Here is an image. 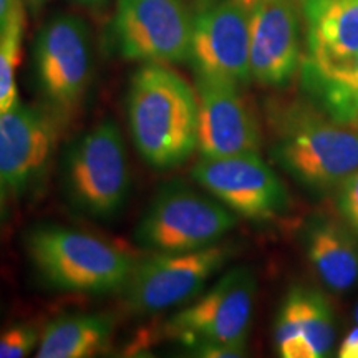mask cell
<instances>
[{
	"label": "cell",
	"mask_w": 358,
	"mask_h": 358,
	"mask_svg": "<svg viewBox=\"0 0 358 358\" xmlns=\"http://www.w3.org/2000/svg\"><path fill=\"white\" fill-rule=\"evenodd\" d=\"M127 113L133 145L151 168L173 169L198 150V93L166 65L136 70Z\"/></svg>",
	"instance_id": "cell-1"
},
{
	"label": "cell",
	"mask_w": 358,
	"mask_h": 358,
	"mask_svg": "<svg viewBox=\"0 0 358 358\" xmlns=\"http://www.w3.org/2000/svg\"><path fill=\"white\" fill-rule=\"evenodd\" d=\"M272 156L290 176L313 191L338 189L358 171V127L307 106L277 110Z\"/></svg>",
	"instance_id": "cell-2"
},
{
	"label": "cell",
	"mask_w": 358,
	"mask_h": 358,
	"mask_svg": "<svg viewBox=\"0 0 358 358\" xmlns=\"http://www.w3.org/2000/svg\"><path fill=\"white\" fill-rule=\"evenodd\" d=\"M30 262L50 289L108 294L123 290L136 262L124 250L87 232L42 226L27 236Z\"/></svg>",
	"instance_id": "cell-3"
},
{
	"label": "cell",
	"mask_w": 358,
	"mask_h": 358,
	"mask_svg": "<svg viewBox=\"0 0 358 358\" xmlns=\"http://www.w3.org/2000/svg\"><path fill=\"white\" fill-rule=\"evenodd\" d=\"M256 289L249 268H232L203 297L174 313L164 325V334L198 357H243Z\"/></svg>",
	"instance_id": "cell-4"
},
{
	"label": "cell",
	"mask_w": 358,
	"mask_h": 358,
	"mask_svg": "<svg viewBox=\"0 0 358 358\" xmlns=\"http://www.w3.org/2000/svg\"><path fill=\"white\" fill-rule=\"evenodd\" d=\"M62 182L66 199L85 216L108 221L123 211L131 176L118 124L105 120L71 143Z\"/></svg>",
	"instance_id": "cell-5"
},
{
	"label": "cell",
	"mask_w": 358,
	"mask_h": 358,
	"mask_svg": "<svg viewBox=\"0 0 358 358\" xmlns=\"http://www.w3.org/2000/svg\"><path fill=\"white\" fill-rule=\"evenodd\" d=\"M236 216L186 186H168L156 196L134 229V239L153 252H187L214 245Z\"/></svg>",
	"instance_id": "cell-6"
},
{
	"label": "cell",
	"mask_w": 358,
	"mask_h": 358,
	"mask_svg": "<svg viewBox=\"0 0 358 358\" xmlns=\"http://www.w3.org/2000/svg\"><path fill=\"white\" fill-rule=\"evenodd\" d=\"M192 29L185 0H118L111 40L124 60L181 64L189 62Z\"/></svg>",
	"instance_id": "cell-7"
},
{
	"label": "cell",
	"mask_w": 358,
	"mask_h": 358,
	"mask_svg": "<svg viewBox=\"0 0 358 358\" xmlns=\"http://www.w3.org/2000/svg\"><path fill=\"white\" fill-rule=\"evenodd\" d=\"M35 80L55 115L77 110L92 78L90 29L77 15L58 13L45 24L34 45Z\"/></svg>",
	"instance_id": "cell-8"
},
{
	"label": "cell",
	"mask_w": 358,
	"mask_h": 358,
	"mask_svg": "<svg viewBox=\"0 0 358 358\" xmlns=\"http://www.w3.org/2000/svg\"><path fill=\"white\" fill-rule=\"evenodd\" d=\"M229 257L231 249L219 244L187 252H156L134 266L123 289L127 307L136 313H153L185 303Z\"/></svg>",
	"instance_id": "cell-9"
},
{
	"label": "cell",
	"mask_w": 358,
	"mask_h": 358,
	"mask_svg": "<svg viewBox=\"0 0 358 358\" xmlns=\"http://www.w3.org/2000/svg\"><path fill=\"white\" fill-rule=\"evenodd\" d=\"M192 178L227 209L252 221L274 219L289 206L284 182L257 153L201 158Z\"/></svg>",
	"instance_id": "cell-10"
},
{
	"label": "cell",
	"mask_w": 358,
	"mask_h": 358,
	"mask_svg": "<svg viewBox=\"0 0 358 358\" xmlns=\"http://www.w3.org/2000/svg\"><path fill=\"white\" fill-rule=\"evenodd\" d=\"M189 62L199 78L237 87L252 78L245 0H216L196 13Z\"/></svg>",
	"instance_id": "cell-11"
},
{
	"label": "cell",
	"mask_w": 358,
	"mask_h": 358,
	"mask_svg": "<svg viewBox=\"0 0 358 358\" xmlns=\"http://www.w3.org/2000/svg\"><path fill=\"white\" fill-rule=\"evenodd\" d=\"M249 12L250 75L266 87L282 88L301 64L299 0H245Z\"/></svg>",
	"instance_id": "cell-12"
},
{
	"label": "cell",
	"mask_w": 358,
	"mask_h": 358,
	"mask_svg": "<svg viewBox=\"0 0 358 358\" xmlns=\"http://www.w3.org/2000/svg\"><path fill=\"white\" fill-rule=\"evenodd\" d=\"M57 120L48 111L17 101L0 113V178L22 194L37 185L57 145Z\"/></svg>",
	"instance_id": "cell-13"
},
{
	"label": "cell",
	"mask_w": 358,
	"mask_h": 358,
	"mask_svg": "<svg viewBox=\"0 0 358 358\" xmlns=\"http://www.w3.org/2000/svg\"><path fill=\"white\" fill-rule=\"evenodd\" d=\"M201 158L259 153L261 129L234 83L196 77Z\"/></svg>",
	"instance_id": "cell-14"
},
{
	"label": "cell",
	"mask_w": 358,
	"mask_h": 358,
	"mask_svg": "<svg viewBox=\"0 0 358 358\" xmlns=\"http://www.w3.org/2000/svg\"><path fill=\"white\" fill-rule=\"evenodd\" d=\"M307 27L303 78L340 69L358 53V0H299Z\"/></svg>",
	"instance_id": "cell-15"
},
{
	"label": "cell",
	"mask_w": 358,
	"mask_h": 358,
	"mask_svg": "<svg viewBox=\"0 0 358 358\" xmlns=\"http://www.w3.org/2000/svg\"><path fill=\"white\" fill-rule=\"evenodd\" d=\"M335 340L332 307L319 290L294 287L282 302L275 322V347L284 358L329 355Z\"/></svg>",
	"instance_id": "cell-16"
},
{
	"label": "cell",
	"mask_w": 358,
	"mask_h": 358,
	"mask_svg": "<svg viewBox=\"0 0 358 358\" xmlns=\"http://www.w3.org/2000/svg\"><path fill=\"white\" fill-rule=\"evenodd\" d=\"M306 249L327 289L342 294L358 284V244L340 224L317 219L307 231Z\"/></svg>",
	"instance_id": "cell-17"
},
{
	"label": "cell",
	"mask_w": 358,
	"mask_h": 358,
	"mask_svg": "<svg viewBox=\"0 0 358 358\" xmlns=\"http://www.w3.org/2000/svg\"><path fill=\"white\" fill-rule=\"evenodd\" d=\"M115 322L101 313H77L50 322L42 332L37 358H88L110 345Z\"/></svg>",
	"instance_id": "cell-18"
},
{
	"label": "cell",
	"mask_w": 358,
	"mask_h": 358,
	"mask_svg": "<svg viewBox=\"0 0 358 358\" xmlns=\"http://www.w3.org/2000/svg\"><path fill=\"white\" fill-rule=\"evenodd\" d=\"M303 83L332 118L358 123V53L340 69L320 77L303 78Z\"/></svg>",
	"instance_id": "cell-19"
},
{
	"label": "cell",
	"mask_w": 358,
	"mask_h": 358,
	"mask_svg": "<svg viewBox=\"0 0 358 358\" xmlns=\"http://www.w3.org/2000/svg\"><path fill=\"white\" fill-rule=\"evenodd\" d=\"M24 32L25 13L22 0H19L6 29L0 34V113H6L19 101L15 73L20 64Z\"/></svg>",
	"instance_id": "cell-20"
},
{
	"label": "cell",
	"mask_w": 358,
	"mask_h": 358,
	"mask_svg": "<svg viewBox=\"0 0 358 358\" xmlns=\"http://www.w3.org/2000/svg\"><path fill=\"white\" fill-rule=\"evenodd\" d=\"M40 337L37 327L32 324H15L0 334V358L29 357L38 347Z\"/></svg>",
	"instance_id": "cell-21"
},
{
	"label": "cell",
	"mask_w": 358,
	"mask_h": 358,
	"mask_svg": "<svg viewBox=\"0 0 358 358\" xmlns=\"http://www.w3.org/2000/svg\"><path fill=\"white\" fill-rule=\"evenodd\" d=\"M337 208L340 216L345 219L348 226L358 236V171L338 187Z\"/></svg>",
	"instance_id": "cell-22"
},
{
	"label": "cell",
	"mask_w": 358,
	"mask_h": 358,
	"mask_svg": "<svg viewBox=\"0 0 358 358\" xmlns=\"http://www.w3.org/2000/svg\"><path fill=\"white\" fill-rule=\"evenodd\" d=\"M340 358H358V327L352 329L338 348Z\"/></svg>",
	"instance_id": "cell-23"
},
{
	"label": "cell",
	"mask_w": 358,
	"mask_h": 358,
	"mask_svg": "<svg viewBox=\"0 0 358 358\" xmlns=\"http://www.w3.org/2000/svg\"><path fill=\"white\" fill-rule=\"evenodd\" d=\"M19 0H0V34L6 29L8 19H10L13 8H15Z\"/></svg>",
	"instance_id": "cell-24"
},
{
	"label": "cell",
	"mask_w": 358,
	"mask_h": 358,
	"mask_svg": "<svg viewBox=\"0 0 358 358\" xmlns=\"http://www.w3.org/2000/svg\"><path fill=\"white\" fill-rule=\"evenodd\" d=\"M3 211H6V185L0 178V219L3 216Z\"/></svg>",
	"instance_id": "cell-25"
},
{
	"label": "cell",
	"mask_w": 358,
	"mask_h": 358,
	"mask_svg": "<svg viewBox=\"0 0 358 358\" xmlns=\"http://www.w3.org/2000/svg\"><path fill=\"white\" fill-rule=\"evenodd\" d=\"M71 2L80 3V6H85V7H98V6H103L106 0H71Z\"/></svg>",
	"instance_id": "cell-26"
},
{
	"label": "cell",
	"mask_w": 358,
	"mask_h": 358,
	"mask_svg": "<svg viewBox=\"0 0 358 358\" xmlns=\"http://www.w3.org/2000/svg\"><path fill=\"white\" fill-rule=\"evenodd\" d=\"M27 2H29V6L32 8H40L47 0H27Z\"/></svg>",
	"instance_id": "cell-27"
},
{
	"label": "cell",
	"mask_w": 358,
	"mask_h": 358,
	"mask_svg": "<svg viewBox=\"0 0 358 358\" xmlns=\"http://www.w3.org/2000/svg\"><path fill=\"white\" fill-rule=\"evenodd\" d=\"M353 317H355V320L358 322V303H357V307H355V313H353Z\"/></svg>",
	"instance_id": "cell-28"
},
{
	"label": "cell",
	"mask_w": 358,
	"mask_h": 358,
	"mask_svg": "<svg viewBox=\"0 0 358 358\" xmlns=\"http://www.w3.org/2000/svg\"><path fill=\"white\" fill-rule=\"evenodd\" d=\"M357 127H358V123H357Z\"/></svg>",
	"instance_id": "cell-29"
}]
</instances>
